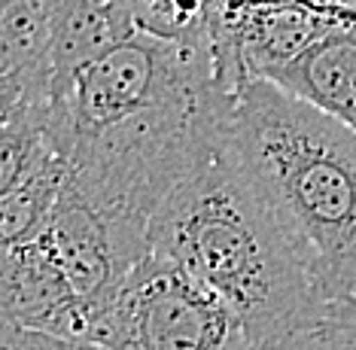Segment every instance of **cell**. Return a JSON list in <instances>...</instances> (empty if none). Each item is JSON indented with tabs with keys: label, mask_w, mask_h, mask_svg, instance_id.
<instances>
[{
	"label": "cell",
	"mask_w": 356,
	"mask_h": 350,
	"mask_svg": "<svg viewBox=\"0 0 356 350\" xmlns=\"http://www.w3.org/2000/svg\"><path fill=\"white\" fill-rule=\"evenodd\" d=\"M234 95L213 43L116 40L76 77L64 192L143 262L152 216L229 132Z\"/></svg>",
	"instance_id": "cell-1"
},
{
	"label": "cell",
	"mask_w": 356,
	"mask_h": 350,
	"mask_svg": "<svg viewBox=\"0 0 356 350\" xmlns=\"http://www.w3.org/2000/svg\"><path fill=\"white\" fill-rule=\"evenodd\" d=\"M149 253L213 292L262 350L332 305L302 244L241 161L232 122L152 216Z\"/></svg>",
	"instance_id": "cell-2"
},
{
	"label": "cell",
	"mask_w": 356,
	"mask_h": 350,
	"mask_svg": "<svg viewBox=\"0 0 356 350\" xmlns=\"http://www.w3.org/2000/svg\"><path fill=\"white\" fill-rule=\"evenodd\" d=\"M232 143L302 244L326 302L356 296V132L271 79L234 95Z\"/></svg>",
	"instance_id": "cell-3"
},
{
	"label": "cell",
	"mask_w": 356,
	"mask_h": 350,
	"mask_svg": "<svg viewBox=\"0 0 356 350\" xmlns=\"http://www.w3.org/2000/svg\"><path fill=\"white\" fill-rule=\"evenodd\" d=\"M92 341L104 350H262L213 292L152 253L128 274Z\"/></svg>",
	"instance_id": "cell-4"
},
{
	"label": "cell",
	"mask_w": 356,
	"mask_h": 350,
	"mask_svg": "<svg viewBox=\"0 0 356 350\" xmlns=\"http://www.w3.org/2000/svg\"><path fill=\"white\" fill-rule=\"evenodd\" d=\"M55 0H0V95L3 116L22 113L52 125Z\"/></svg>",
	"instance_id": "cell-5"
},
{
	"label": "cell",
	"mask_w": 356,
	"mask_h": 350,
	"mask_svg": "<svg viewBox=\"0 0 356 350\" xmlns=\"http://www.w3.org/2000/svg\"><path fill=\"white\" fill-rule=\"evenodd\" d=\"M0 314L3 323L67 338H88V320L74 289L40 241L3 247L0 259Z\"/></svg>",
	"instance_id": "cell-6"
},
{
	"label": "cell",
	"mask_w": 356,
	"mask_h": 350,
	"mask_svg": "<svg viewBox=\"0 0 356 350\" xmlns=\"http://www.w3.org/2000/svg\"><path fill=\"white\" fill-rule=\"evenodd\" d=\"M265 79L356 132V6L338 13L326 34Z\"/></svg>",
	"instance_id": "cell-7"
},
{
	"label": "cell",
	"mask_w": 356,
	"mask_h": 350,
	"mask_svg": "<svg viewBox=\"0 0 356 350\" xmlns=\"http://www.w3.org/2000/svg\"><path fill=\"white\" fill-rule=\"evenodd\" d=\"M67 159L70 152L58 141H49L10 186L0 189L3 192V198H0V241H3V247L34 241L43 232L64 192Z\"/></svg>",
	"instance_id": "cell-8"
},
{
	"label": "cell",
	"mask_w": 356,
	"mask_h": 350,
	"mask_svg": "<svg viewBox=\"0 0 356 350\" xmlns=\"http://www.w3.org/2000/svg\"><path fill=\"white\" fill-rule=\"evenodd\" d=\"M271 350H356V296L332 302L323 317L286 335Z\"/></svg>",
	"instance_id": "cell-9"
},
{
	"label": "cell",
	"mask_w": 356,
	"mask_h": 350,
	"mask_svg": "<svg viewBox=\"0 0 356 350\" xmlns=\"http://www.w3.org/2000/svg\"><path fill=\"white\" fill-rule=\"evenodd\" d=\"M0 350H104L88 338H67L52 332H37L13 323H0Z\"/></svg>",
	"instance_id": "cell-10"
}]
</instances>
